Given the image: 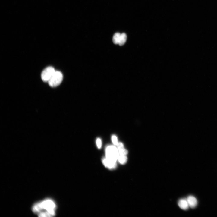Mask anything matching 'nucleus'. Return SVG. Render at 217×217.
Here are the masks:
<instances>
[{"label": "nucleus", "instance_id": "obj_1", "mask_svg": "<svg viewBox=\"0 0 217 217\" xmlns=\"http://www.w3.org/2000/svg\"><path fill=\"white\" fill-rule=\"evenodd\" d=\"M55 207L56 205L53 201L47 199L36 203L33 206L32 210L34 212L39 214L43 210H55Z\"/></svg>", "mask_w": 217, "mask_h": 217}, {"label": "nucleus", "instance_id": "obj_2", "mask_svg": "<svg viewBox=\"0 0 217 217\" xmlns=\"http://www.w3.org/2000/svg\"><path fill=\"white\" fill-rule=\"evenodd\" d=\"M106 158L111 161L116 162L119 156L117 148L113 146H107L106 149Z\"/></svg>", "mask_w": 217, "mask_h": 217}, {"label": "nucleus", "instance_id": "obj_3", "mask_svg": "<svg viewBox=\"0 0 217 217\" xmlns=\"http://www.w3.org/2000/svg\"><path fill=\"white\" fill-rule=\"evenodd\" d=\"M63 76L62 73L59 71H55L51 78L48 82L49 85L52 87L58 86L62 81Z\"/></svg>", "mask_w": 217, "mask_h": 217}, {"label": "nucleus", "instance_id": "obj_4", "mask_svg": "<svg viewBox=\"0 0 217 217\" xmlns=\"http://www.w3.org/2000/svg\"><path fill=\"white\" fill-rule=\"evenodd\" d=\"M55 71V69L52 67L46 68L42 72L41 77L42 80L44 82H48Z\"/></svg>", "mask_w": 217, "mask_h": 217}, {"label": "nucleus", "instance_id": "obj_5", "mask_svg": "<svg viewBox=\"0 0 217 217\" xmlns=\"http://www.w3.org/2000/svg\"><path fill=\"white\" fill-rule=\"evenodd\" d=\"M102 162L106 167L110 169H114L116 166V162L110 160L106 157L103 159Z\"/></svg>", "mask_w": 217, "mask_h": 217}, {"label": "nucleus", "instance_id": "obj_6", "mask_svg": "<svg viewBox=\"0 0 217 217\" xmlns=\"http://www.w3.org/2000/svg\"><path fill=\"white\" fill-rule=\"evenodd\" d=\"M189 206L191 208H195L197 205V201L196 198L193 196H189L187 199Z\"/></svg>", "mask_w": 217, "mask_h": 217}, {"label": "nucleus", "instance_id": "obj_7", "mask_svg": "<svg viewBox=\"0 0 217 217\" xmlns=\"http://www.w3.org/2000/svg\"><path fill=\"white\" fill-rule=\"evenodd\" d=\"M39 217H51L55 215V210L43 211L38 214Z\"/></svg>", "mask_w": 217, "mask_h": 217}, {"label": "nucleus", "instance_id": "obj_8", "mask_svg": "<svg viewBox=\"0 0 217 217\" xmlns=\"http://www.w3.org/2000/svg\"><path fill=\"white\" fill-rule=\"evenodd\" d=\"M178 205L181 208L184 210H187L189 206L187 200L184 199H181L179 201Z\"/></svg>", "mask_w": 217, "mask_h": 217}, {"label": "nucleus", "instance_id": "obj_9", "mask_svg": "<svg viewBox=\"0 0 217 217\" xmlns=\"http://www.w3.org/2000/svg\"><path fill=\"white\" fill-rule=\"evenodd\" d=\"M121 34L119 33H115L113 36L112 41L115 44H118L120 40Z\"/></svg>", "mask_w": 217, "mask_h": 217}, {"label": "nucleus", "instance_id": "obj_10", "mask_svg": "<svg viewBox=\"0 0 217 217\" xmlns=\"http://www.w3.org/2000/svg\"><path fill=\"white\" fill-rule=\"evenodd\" d=\"M127 38L126 34L124 33L121 34V36L118 44L122 46L124 45L126 42Z\"/></svg>", "mask_w": 217, "mask_h": 217}, {"label": "nucleus", "instance_id": "obj_11", "mask_svg": "<svg viewBox=\"0 0 217 217\" xmlns=\"http://www.w3.org/2000/svg\"><path fill=\"white\" fill-rule=\"evenodd\" d=\"M118 160L120 164H124L126 162L127 158L126 155H119Z\"/></svg>", "mask_w": 217, "mask_h": 217}, {"label": "nucleus", "instance_id": "obj_12", "mask_svg": "<svg viewBox=\"0 0 217 217\" xmlns=\"http://www.w3.org/2000/svg\"><path fill=\"white\" fill-rule=\"evenodd\" d=\"M118 149V151L119 155H126L127 153V150L124 149V147Z\"/></svg>", "mask_w": 217, "mask_h": 217}, {"label": "nucleus", "instance_id": "obj_13", "mask_svg": "<svg viewBox=\"0 0 217 217\" xmlns=\"http://www.w3.org/2000/svg\"><path fill=\"white\" fill-rule=\"evenodd\" d=\"M112 140L113 143L115 145H117L118 142L117 139L115 136L113 135L112 137Z\"/></svg>", "mask_w": 217, "mask_h": 217}, {"label": "nucleus", "instance_id": "obj_14", "mask_svg": "<svg viewBox=\"0 0 217 217\" xmlns=\"http://www.w3.org/2000/svg\"><path fill=\"white\" fill-rule=\"evenodd\" d=\"M96 144L98 148L99 149L102 146V142L100 138H98L97 139Z\"/></svg>", "mask_w": 217, "mask_h": 217}, {"label": "nucleus", "instance_id": "obj_15", "mask_svg": "<svg viewBox=\"0 0 217 217\" xmlns=\"http://www.w3.org/2000/svg\"><path fill=\"white\" fill-rule=\"evenodd\" d=\"M118 149L122 148L124 147V145L123 143L121 142H119L116 145Z\"/></svg>", "mask_w": 217, "mask_h": 217}]
</instances>
